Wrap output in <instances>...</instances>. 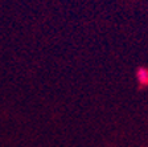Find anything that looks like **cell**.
Wrapping results in <instances>:
<instances>
[{"instance_id": "1", "label": "cell", "mask_w": 148, "mask_h": 147, "mask_svg": "<svg viewBox=\"0 0 148 147\" xmlns=\"http://www.w3.org/2000/svg\"><path fill=\"white\" fill-rule=\"evenodd\" d=\"M136 80L142 86H148V69L147 68H139L136 70Z\"/></svg>"}]
</instances>
